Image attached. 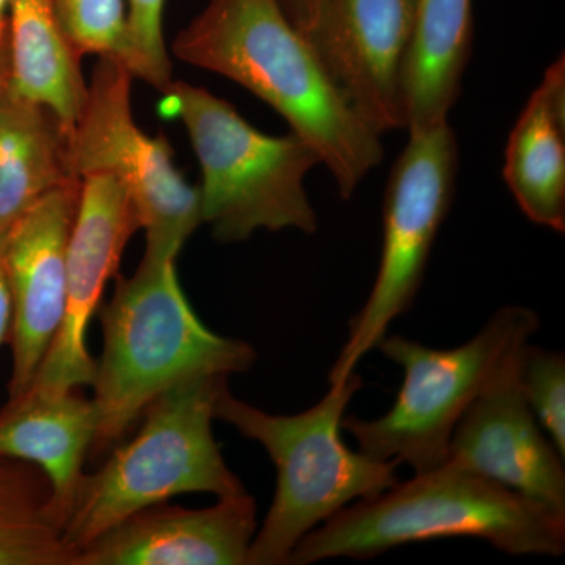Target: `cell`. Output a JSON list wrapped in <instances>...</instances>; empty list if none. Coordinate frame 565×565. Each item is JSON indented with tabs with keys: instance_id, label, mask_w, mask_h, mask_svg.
Listing matches in <instances>:
<instances>
[{
	"instance_id": "cell-1",
	"label": "cell",
	"mask_w": 565,
	"mask_h": 565,
	"mask_svg": "<svg viewBox=\"0 0 565 565\" xmlns=\"http://www.w3.org/2000/svg\"><path fill=\"white\" fill-rule=\"evenodd\" d=\"M174 57L243 85L313 148L344 200L384 159L382 136L330 79L278 0H210L173 41Z\"/></svg>"
},
{
	"instance_id": "cell-2",
	"label": "cell",
	"mask_w": 565,
	"mask_h": 565,
	"mask_svg": "<svg viewBox=\"0 0 565 565\" xmlns=\"http://www.w3.org/2000/svg\"><path fill=\"white\" fill-rule=\"evenodd\" d=\"M103 352L95 360L93 403L98 430L90 452L122 440L161 394L200 377L250 371L255 349L212 332L182 291L173 259L141 258L131 277H118L98 310Z\"/></svg>"
},
{
	"instance_id": "cell-3",
	"label": "cell",
	"mask_w": 565,
	"mask_h": 565,
	"mask_svg": "<svg viewBox=\"0 0 565 565\" xmlns=\"http://www.w3.org/2000/svg\"><path fill=\"white\" fill-rule=\"evenodd\" d=\"M473 537L514 556H563L565 516L446 462L349 504L305 535L286 565L366 561L437 539Z\"/></svg>"
},
{
	"instance_id": "cell-4",
	"label": "cell",
	"mask_w": 565,
	"mask_h": 565,
	"mask_svg": "<svg viewBox=\"0 0 565 565\" xmlns=\"http://www.w3.org/2000/svg\"><path fill=\"white\" fill-rule=\"evenodd\" d=\"M362 385V375L353 371L297 415L267 414L237 399L228 385L218 393L214 418L258 441L277 468L273 505L253 537L247 565H286L315 527L401 481L399 462L374 459L344 444L345 411Z\"/></svg>"
},
{
	"instance_id": "cell-5",
	"label": "cell",
	"mask_w": 565,
	"mask_h": 565,
	"mask_svg": "<svg viewBox=\"0 0 565 565\" xmlns=\"http://www.w3.org/2000/svg\"><path fill=\"white\" fill-rule=\"evenodd\" d=\"M228 379H192L161 394L141 415L131 441L115 448L98 471L84 475L63 526L74 557L128 516L180 494L247 492L212 434L215 399Z\"/></svg>"
},
{
	"instance_id": "cell-6",
	"label": "cell",
	"mask_w": 565,
	"mask_h": 565,
	"mask_svg": "<svg viewBox=\"0 0 565 565\" xmlns=\"http://www.w3.org/2000/svg\"><path fill=\"white\" fill-rule=\"evenodd\" d=\"M163 93L199 159L203 223L215 241L243 243L258 230L318 232L305 177L321 161L310 145L292 132L275 137L253 128L207 88L173 81Z\"/></svg>"
},
{
	"instance_id": "cell-7",
	"label": "cell",
	"mask_w": 565,
	"mask_h": 565,
	"mask_svg": "<svg viewBox=\"0 0 565 565\" xmlns=\"http://www.w3.org/2000/svg\"><path fill=\"white\" fill-rule=\"evenodd\" d=\"M539 326L534 310L509 305L494 311L471 340L452 349L386 334L377 349L403 370L399 393L381 418L344 416V433L352 435L364 455L408 465L414 473L441 467L465 412Z\"/></svg>"
},
{
	"instance_id": "cell-8",
	"label": "cell",
	"mask_w": 565,
	"mask_h": 565,
	"mask_svg": "<svg viewBox=\"0 0 565 565\" xmlns=\"http://www.w3.org/2000/svg\"><path fill=\"white\" fill-rule=\"evenodd\" d=\"M457 167L459 150L448 121L408 132V143L386 185L377 277L362 310L349 323L330 384L352 374L363 356L384 340L393 321L414 305L435 239L455 200Z\"/></svg>"
},
{
	"instance_id": "cell-9",
	"label": "cell",
	"mask_w": 565,
	"mask_h": 565,
	"mask_svg": "<svg viewBox=\"0 0 565 565\" xmlns=\"http://www.w3.org/2000/svg\"><path fill=\"white\" fill-rule=\"evenodd\" d=\"M132 77L125 63L99 57L68 136L70 169L77 180L107 173L120 181L147 233L145 258L177 262L203 223L200 191L174 166L169 140L148 136L134 120Z\"/></svg>"
},
{
	"instance_id": "cell-10",
	"label": "cell",
	"mask_w": 565,
	"mask_h": 565,
	"mask_svg": "<svg viewBox=\"0 0 565 565\" xmlns=\"http://www.w3.org/2000/svg\"><path fill=\"white\" fill-rule=\"evenodd\" d=\"M140 230L128 191L107 173L81 180V199L66 252L65 313L28 388L70 392L92 386L95 359L87 348L88 323L102 307L104 289L122 252Z\"/></svg>"
},
{
	"instance_id": "cell-11",
	"label": "cell",
	"mask_w": 565,
	"mask_h": 565,
	"mask_svg": "<svg viewBox=\"0 0 565 565\" xmlns=\"http://www.w3.org/2000/svg\"><path fill=\"white\" fill-rule=\"evenodd\" d=\"M418 0H318L305 39L375 132L405 129L403 74Z\"/></svg>"
},
{
	"instance_id": "cell-12",
	"label": "cell",
	"mask_w": 565,
	"mask_h": 565,
	"mask_svg": "<svg viewBox=\"0 0 565 565\" xmlns=\"http://www.w3.org/2000/svg\"><path fill=\"white\" fill-rule=\"evenodd\" d=\"M523 348L504 360L465 412L449 441L446 462L484 476L565 516L564 456L534 418L523 396Z\"/></svg>"
},
{
	"instance_id": "cell-13",
	"label": "cell",
	"mask_w": 565,
	"mask_h": 565,
	"mask_svg": "<svg viewBox=\"0 0 565 565\" xmlns=\"http://www.w3.org/2000/svg\"><path fill=\"white\" fill-rule=\"evenodd\" d=\"M81 181L46 193L6 237L2 266L11 299L9 397L28 390L61 329L66 252L79 207Z\"/></svg>"
},
{
	"instance_id": "cell-14",
	"label": "cell",
	"mask_w": 565,
	"mask_h": 565,
	"mask_svg": "<svg viewBox=\"0 0 565 565\" xmlns=\"http://www.w3.org/2000/svg\"><path fill=\"white\" fill-rule=\"evenodd\" d=\"M256 512L247 492L202 509L151 505L82 546L73 565H247Z\"/></svg>"
},
{
	"instance_id": "cell-15",
	"label": "cell",
	"mask_w": 565,
	"mask_h": 565,
	"mask_svg": "<svg viewBox=\"0 0 565 565\" xmlns=\"http://www.w3.org/2000/svg\"><path fill=\"white\" fill-rule=\"evenodd\" d=\"M98 430V411L79 390L28 388L0 408V457L25 460L46 473L62 527L84 478L85 457Z\"/></svg>"
},
{
	"instance_id": "cell-16",
	"label": "cell",
	"mask_w": 565,
	"mask_h": 565,
	"mask_svg": "<svg viewBox=\"0 0 565 565\" xmlns=\"http://www.w3.org/2000/svg\"><path fill=\"white\" fill-rule=\"evenodd\" d=\"M503 177L531 222L565 232L564 57L545 71L512 128Z\"/></svg>"
},
{
	"instance_id": "cell-17",
	"label": "cell",
	"mask_w": 565,
	"mask_h": 565,
	"mask_svg": "<svg viewBox=\"0 0 565 565\" xmlns=\"http://www.w3.org/2000/svg\"><path fill=\"white\" fill-rule=\"evenodd\" d=\"M473 44V0H418L414 39L405 58V129L448 121L462 90Z\"/></svg>"
},
{
	"instance_id": "cell-18",
	"label": "cell",
	"mask_w": 565,
	"mask_h": 565,
	"mask_svg": "<svg viewBox=\"0 0 565 565\" xmlns=\"http://www.w3.org/2000/svg\"><path fill=\"white\" fill-rule=\"evenodd\" d=\"M7 44L9 90L47 107L70 136L84 109L87 84L52 0H9Z\"/></svg>"
},
{
	"instance_id": "cell-19",
	"label": "cell",
	"mask_w": 565,
	"mask_h": 565,
	"mask_svg": "<svg viewBox=\"0 0 565 565\" xmlns=\"http://www.w3.org/2000/svg\"><path fill=\"white\" fill-rule=\"evenodd\" d=\"M81 181L68 161V134L47 107L0 85V233H9L46 193Z\"/></svg>"
},
{
	"instance_id": "cell-20",
	"label": "cell",
	"mask_w": 565,
	"mask_h": 565,
	"mask_svg": "<svg viewBox=\"0 0 565 565\" xmlns=\"http://www.w3.org/2000/svg\"><path fill=\"white\" fill-rule=\"evenodd\" d=\"M40 467L0 457V565H73Z\"/></svg>"
},
{
	"instance_id": "cell-21",
	"label": "cell",
	"mask_w": 565,
	"mask_h": 565,
	"mask_svg": "<svg viewBox=\"0 0 565 565\" xmlns=\"http://www.w3.org/2000/svg\"><path fill=\"white\" fill-rule=\"evenodd\" d=\"M52 7L77 57L98 55L125 63L128 51L125 0H52Z\"/></svg>"
},
{
	"instance_id": "cell-22",
	"label": "cell",
	"mask_w": 565,
	"mask_h": 565,
	"mask_svg": "<svg viewBox=\"0 0 565 565\" xmlns=\"http://www.w3.org/2000/svg\"><path fill=\"white\" fill-rule=\"evenodd\" d=\"M520 385L534 418L565 457V359L563 352L526 343Z\"/></svg>"
},
{
	"instance_id": "cell-23",
	"label": "cell",
	"mask_w": 565,
	"mask_h": 565,
	"mask_svg": "<svg viewBox=\"0 0 565 565\" xmlns=\"http://www.w3.org/2000/svg\"><path fill=\"white\" fill-rule=\"evenodd\" d=\"M167 0H128V51L125 65L134 77L159 92L172 84V62L162 33Z\"/></svg>"
},
{
	"instance_id": "cell-24",
	"label": "cell",
	"mask_w": 565,
	"mask_h": 565,
	"mask_svg": "<svg viewBox=\"0 0 565 565\" xmlns=\"http://www.w3.org/2000/svg\"><path fill=\"white\" fill-rule=\"evenodd\" d=\"M278 3L288 20L296 25L297 31L307 32L308 25L313 20L318 0H278Z\"/></svg>"
},
{
	"instance_id": "cell-25",
	"label": "cell",
	"mask_w": 565,
	"mask_h": 565,
	"mask_svg": "<svg viewBox=\"0 0 565 565\" xmlns=\"http://www.w3.org/2000/svg\"><path fill=\"white\" fill-rule=\"evenodd\" d=\"M11 332V299L6 270L0 262V344L9 343Z\"/></svg>"
},
{
	"instance_id": "cell-26",
	"label": "cell",
	"mask_w": 565,
	"mask_h": 565,
	"mask_svg": "<svg viewBox=\"0 0 565 565\" xmlns=\"http://www.w3.org/2000/svg\"><path fill=\"white\" fill-rule=\"evenodd\" d=\"M9 79V44L0 47V85H6Z\"/></svg>"
},
{
	"instance_id": "cell-27",
	"label": "cell",
	"mask_w": 565,
	"mask_h": 565,
	"mask_svg": "<svg viewBox=\"0 0 565 565\" xmlns=\"http://www.w3.org/2000/svg\"><path fill=\"white\" fill-rule=\"evenodd\" d=\"M7 10H9V0H0V47L7 44Z\"/></svg>"
},
{
	"instance_id": "cell-28",
	"label": "cell",
	"mask_w": 565,
	"mask_h": 565,
	"mask_svg": "<svg viewBox=\"0 0 565 565\" xmlns=\"http://www.w3.org/2000/svg\"><path fill=\"white\" fill-rule=\"evenodd\" d=\"M6 234L0 233V262H2L3 248H6Z\"/></svg>"
}]
</instances>
